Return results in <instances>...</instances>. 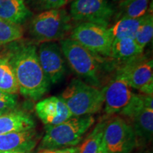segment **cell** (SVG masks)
Listing matches in <instances>:
<instances>
[{
  "instance_id": "obj_17",
  "label": "cell",
  "mask_w": 153,
  "mask_h": 153,
  "mask_svg": "<svg viewBox=\"0 0 153 153\" xmlns=\"http://www.w3.org/2000/svg\"><path fill=\"white\" fill-rule=\"evenodd\" d=\"M150 0H125L118 1L115 5L113 20L123 19H138L144 16L149 11Z\"/></svg>"
},
{
  "instance_id": "obj_3",
  "label": "cell",
  "mask_w": 153,
  "mask_h": 153,
  "mask_svg": "<svg viewBox=\"0 0 153 153\" xmlns=\"http://www.w3.org/2000/svg\"><path fill=\"white\" fill-rule=\"evenodd\" d=\"M94 122L93 116L89 115L72 116L58 125L45 126V133L39 148L48 150L76 146Z\"/></svg>"
},
{
  "instance_id": "obj_28",
  "label": "cell",
  "mask_w": 153,
  "mask_h": 153,
  "mask_svg": "<svg viewBox=\"0 0 153 153\" xmlns=\"http://www.w3.org/2000/svg\"><path fill=\"white\" fill-rule=\"evenodd\" d=\"M0 153H26L22 152H0ZM27 153V152H26Z\"/></svg>"
},
{
  "instance_id": "obj_18",
  "label": "cell",
  "mask_w": 153,
  "mask_h": 153,
  "mask_svg": "<svg viewBox=\"0 0 153 153\" xmlns=\"http://www.w3.org/2000/svg\"><path fill=\"white\" fill-rule=\"evenodd\" d=\"M144 49L140 47L133 38H124L115 39L111 47L110 57L124 62L142 55Z\"/></svg>"
},
{
  "instance_id": "obj_31",
  "label": "cell",
  "mask_w": 153,
  "mask_h": 153,
  "mask_svg": "<svg viewBox=\"0 0 153 153\" xmlns=\"http://www.w3.org/2000/svg\"><path fill=\"white\" fill-rule=\"evenodd\" d=\"M27 153H33V152L31 151V152H27Z\"/></svg>"
},
{
  "instance_id": "obj_7",
  "label": "cell",
  "mask_w": 153,
  "mask_h": 153,
  "mask_svg": "<svg viewBox=\"0 0 153 153\" xmlns=\"http://www.w3.org/2000/svg\"><path fill=\"white\" fill-rule=\"evenodd\" d=\"M103 143L108 153H131L137 146L133 126L120 116L106 120Z\"/></svg>"
},
{
  "instance_id": "obj_11",
  "label": "cell",
  "mask_w": 153,
  "mask_h": 153,
  "mask_svg": "<svg viewBox=\"0 0 153 153\" xmlns=\"http://www.w3.org/2000/svg\"><path fill=\"white\" fill-rule=\"evenodd\" d=\"M102 91L105 113L108 116L120 114L135 95L126 80L117 74L103 88Z\"/></svg>"
},
{
  "instance_id": "obj_4",
  "label": "cell",
  "mask_w": 153,
  "mask_h": 153,
  "mask_svg": "<svg viewBox=\"0 0 153 153\" xmlns=\"http://www.w3.org/2000/svg\"><path fill=\"white\" fill-rule=\"evenodd\" d=\"M72 116H89L99 112L104 106L102 89L74 78L60 96Z\"/></svg>"
},
{
  "instance_id": "obj_25",
  "label": "cell",
  "mask_w": 153,
  "mask_h": 153,
  "mask_svg": "<svg viewBox=\"0 0 153 153\" xmlns=\"http://www.w3.org/2000/svg\"><path fill=\"white\" fill-rule=\"evenodd\" d=\"M17 105V95L0 90V111L8 112L14 110Z\"/></svg>"
},
{
  "instance_id": "obj_5",
  "label": "cell",
  "mask_w": 153,
  "mask_h": 153,
  "mask_svg": "<svg viewBox=\"0 0 153 153\" xmlns=\"http://www.w3.org/2000/svg\"><path fill=\"white\" fill-rule=\"evenodd\" d=\"M71 26V18L66 10L50 9L33 17L30 24V33L39 43L55 42L65 39Z\"/></svg>"
},
{
  "instance_id": "obj_22",
  "label": "cell",
  "mask_w": 153,
  "mask_h": 153,
  "mask_svg": "<svg viewBox=\"0 0 153 153\" xmlns=\"http://www.w3.org/2000/svg\"><path fill=\"white\" fill-rule=\"evenodd\" d=\"M24 35L20 24L0 19V45H6L19 41Z\"/></svg>"
},
{
  "instance_id": "obj_1",
  "label": "cell",
  "mask_w": 153,
  "mask_h": 153,
  "mask_svg": "<svg viewBox=\"0 0 153 153\" xmlns=\"http://www.w3.org/2000/svg\"><path fill=\"white\" fill-rule=\"evenodd\" d=\"M2 56L12 68L19 92L24 97L37 101L47 93L51 83L40 65L35 44L13 42L5 48Z\"/></svg>"
},
{
  "instance_id": "obj_8",
  "label": "cell",
  "mask_w": 153,
  "mask_h": 153,
  "mask_svg": "<svg viewBox=\"0 0 153 153\" xmlns=\"http://www.w3.org/2000/svg\"><path fill=\"white\" fill-rule=\"evenodd\" d=\"M121 76L132 89L143 94H153V62L142 55L126 61L118 69L116 73Z\"/></svg>"
},
{
  "instance_id": "obj_13",
  "label": "cell",
  "mask_w": 153,
  "mask_h": 153,
  "mask_svg": "<svg viewBox=\"0 0 153 153\" xmlns=\"http://www.w3.org/2000/svg\"><path fill=\"white\" fill-rule=\"evenodd\" d=\"M35 110L45 126L58 125L72 117V113L60 97H48L38 101Z\"/></svg>"
},
{
  "instance_id": "obj_9",
  "label": "cell",
  "mask_w": 153,
  "mask_h": 153,
  "mask_svg": "<svg viewBox=\"0 0 153 153\" xmlns=\"http://www.w3.org/2000/svg\"><path fill=\"white\" fill-rule=\"evenodd\" d=\"M70 38L96 55L110 57L113 38L108 28L91 23H80L72 30Z\"/></svg>"
},
{
  "instance_id": "obj_10",
  "label": "cell",
  "mask_w": 153,
  "mask_h": 153,
  "mask_svg": "<svg viewBox=\"0 0 153 153\" xmlns=\"http://www.w3.org/2000/svg\"><path fill=\"white\" fill-rule=\"evenodd\" d=\"M114 14L115 5L109 0H74L70 5V18L80 23L108 28Z\"/></svg>"
},
{
  "instance_id": "obj_14",
  "label": "cell",
  "mask_w": 153,
  "mask_h": 153,
  "mask_svg": "<svg viewBox=\"0 0 153 153\" xmlns=\"http://www.w3.org/2000/svg\"><path fill=\"white\" fill-rule=\"evenodd\" d=\"M38 140L34 129L0 135V152H31Z\"/></svg>"
},
{
  "instance_id": "obj_16",
  "label": "cell",
  "mask_w": 153,
  "mask_h": 153,
  "mask_svg": "<svg viewBox=\"0 0 153 153\" xmlns=\"http://www.w3.org/2000/svg\"><path fill=\"white\" fill-rule=\"evenodd\" d=\"M32 12L22 0H0V19L22 24Z\"/></svg>"
},
{
  "instance_id": "obj_19",
  "label": "cell",
  "mask_w": 153,
  "mask_h": 153,
  "mask_svg": "<svg viewBox=\"0 0 153 153\" xmlns=\"http://www.w3.org/2000/svg\"><path fill=\"white\" fill-rule=\"evenodd\" d=\"M145 15L138 19H123L116 21L111 26L108 27L113 41L124 38L134 39L140 26L144 21Z\"/></svg>"
},
{
  "instance_id": "obj_24",
  "label": "cell",
  "mask_w": 153,
  "mask_h": 153,
  "mask_svg": "<svg viewBox=\"0 0 153 153\" xmlns=\"http://www.w3.org/2000/svg\"><path fill=\"white\" fill-rule=\"evenodd\" d=\"M28 1L34 9L39 11L60 9L67 2V0H28Z\"/></svg>"
},
{
  "instance_id": "obj_15",
  "label": "cell",
  "mask_w": 153,
  "mask_h": 153,
  "mask_svg": "<svg viewBox=\"0 0 153 153\" xmlns=\"http://www.w3.org/2000/svg\"><path fill=\"white\" fill-rule=\"evenodd\" d=\"M33 118L26 112L12 110L0 116V135L34 129Z\"/></svg>"
},
{
  "instance_id": "obj_21",
  "label": "cell",
  "mask_w": 153,
  "mask_h": 153,
  "mask_svg": "<svg viewBox=\"0 0 153 153\" xmlns=\"http://www.w3.org/2000/svg\"><path fill=\"white\" fill-rule=\"evenodd\" d=\"M106 120H101L94 126L92 131L86 137L81 147H79V153H97L99 152L102 144Z\"/></svg>"
},
{
  "instance_id": "obj_23",
  "label": "cell",
  "mask_w": 153,
  "mask_h": 153,
  "mask_svg": "<svg viewBox=\"0 0 153 153\" xmlns=\"http://www.w3.org/2000/svg\"><path fill=\"white\" fill-rule=\"evenodd\" d=\"M153 36V16L152 10L149 9L145 15L144 21L140 26L136 35L135 36V41L140 47L145 49L147 45L150 43Z\"/></svg>"
},
{
  "instance_id": "obj_32",
  "label": "cell",
  "mask_w": 153,
  "mask_h": 153,
  "mask_svg": "<svg viewBox=\"0 0 153 153\" xmlns=\"http://www.w3.org/2000/svg\"><path fill=\"white\" fill-rule=\"evenodd\" d=\"M22 1H25V0H22Z\"/></svg>"
},
{
  "instance_id": "obj_29",
  "label": "cell",
  "mask_w": 153,
  "mask_h": 153,
  "mask_svg": "<svg viewBox=\"0 0 153 153\" xmlns=\"http://www.w3.org/2000/svg\"><path fill=\"white\" fill-rule=\"evenodd\" d=\"M8 112H9V111H8ZM6 113H7V112H6V111H0V116H1V115H3V114H6Z\"/></svg>"
},
{
  "instance_id": "obj_6",
  "label": "cell",
  "mask_w": 153,
  "mask_h": 153,
  "mask_svg": "<svg viewBox=\"0 0 153 153\" xmlns=\"http://www.w3.org/2000/svg\"><path fill=\"white\" fill-rule=\"evenodd\" d=\"M152 95L136 94L130 104L120 113L131 121V126L139 143L145 145L151 142L153 134Z\"/></svg>"
},
{
  "instance_id": "obj_2",
  "label": "cell",
  "mask_w": 153,
  "mask_h": 153,
  "mask_svg": "<svg viewBox=\"0 0 153 153\" xmlns=\"http://www.w3.org/2000/svg\"><path fill=\"white\" fill-rule=\"evenodd\" d=\"M60 46L69 65L79 79L93 87H101L104 57L91 53L70 38L60 41Z\"/></svg>"
},
{
  "instance_id": "obj_20",
  "label": "cell",
  "mask_w": 153,
  "mask_h": 153,
  "mask_svg": "<svg viewBox=\"0 0 153 153\" xmlns=\"http://www.w3.org/2000/svg\"><path fill=\"white\" fill-rule=\"evenodd\" d=\"M0 90L11 94H16L19 92L13 69L2 55H0Z\"/></svg>"
},
{
  "instance_id": "obj_26",
  "label": "cell",
  "mask_w": 153,
  "mask_h": 153,
  "mask_svg": "<svg viewBox=\"0 0 153 153\" xmlns=\"http://www.w3.org/2000/svg\"><path fill=\"white\" fill-rule=\"evenodd\" d=\"M41 153H79V148L72 147V148L48 150H45L44 152H42Z\"/></svg>"
},
{
  "instance_id": "obj_12",
  "label": "cell",
  "mask_w": 153,
  "mask_h": 153,
  "mask_svg": "<svg viewBox=\"0 0 153 153\" xmlns=\"http://www.w3.org/2000/svg\"><path fill=\"white\" fill-rule=\"evenodd\" d=\"M37 54L40 65L50 83L62 81L65 74V64L60 45L55 42L42 43Z\"/></svg>"
},
{
  "instance_id": "obj_27",
  "label": "cell",
  "mask_w": 153,
  "mask_h": 153,
  "mask_svg": "<svg viewBox=\"0 0 153 153\" xmlns=\"http://www.w3.org/2000/svg\"><path fill=\"white\" fill-rule=\"evenodd\" d=\"M97 153H108L107 152V151L106 150V148H105L104 143H103V141H102V144H101L100 147V149H99V152Z\"/></svg>"
},
{
  "instance_id": "obj_30",
  "label": "cell",
  "mask_w": 153,
  "mask_h": 153,
  "mask_svg": "<svg viewBox=\"0 0 153 153\" xmlns=\"http://www.w3.org/2000/svg\"><path fill=\"white\" fill-rule=\"evenodd\" d=\"M112 1H115V2H118V1H125V0H112Z\"/></svg>"
}]
</instances>
